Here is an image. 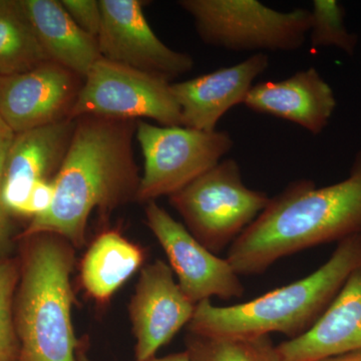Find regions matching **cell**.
<instances>
[{
    "label": "cell",
    "mask_w": 361,
    "mask_h": 361,
    "mask_svg": "<svg viewBox=\"0 0 361 361\" xmlns=\"http://www.w3.org/2000/svg\"><path fill=\"white\" fill-rule=\"evenodd\" d=\"M310 35L311 45L336 47L348 56H355L358 35L349 32L344 23L345 11L336 0H314L312 2Z\"/></svg>",
    "instance_id": "cell-21"
},
{
    "label": "cell",
    "mask_w": 361,
    "mask_h": 361,
    "mask_svg": "<svg viewBox=\"0 0 361 361\" xmlns=\"http://www.w3.org/2000/svg\"><path fill=\"white\" fill-rule=\"evenodd\" d=\"M314 361H361V351L345 353V355L330 356V357L322 358Z\"/></svg>",
    "instance_id": "cell-26"
},
{
    "label": "cell",
    "mask_w": 361,
    "mask_h": 361,
    "mask_svg": "<svg viewBox=\"0 0 361 361\" xmlns=\"http://www.w3.org/2000/svg\"><path fill=\"white\" fill-rule=\"evenodd\" d=\"M82 116L135 121L148 118L164 127L182 126L170 82L104 58L85 77L70 118Z\"/></svg>",
    "instance_id": "cell-8"
},
{
    "label": "cell",
    "mask_w": 361,
    "mask_h": 361,
    "mask_svg": "<svg viewBox=\"0 0 361 361\" xmlns=\"http://www.w3.org/2000/svg\"><path fill=\"white\" fill-rule=\"evenodd\" d=\"M360 234L361 149L346 179L322 188L297 180L270 198L226 258L240 276L257 275L280 259Z\"/></svg>",
    "instance_id": "cell-2"
},
{
    "label": "cell",
    "mask_w": 361,
    "mask_h": 361,
    "mask_svg": "<svg viewBox=\"0 0 361 361\" xmlns=\"http://www.w3.org/2000/svg\"><path fill=\"white\" fill-rule=\"evenodd\" d=\"M190 361H279L270 336L215 337L189 334Z\"/></svg>",
    "instance_id": "cell-20"
},
{
    "label": "cell",
    "mask_w": 361,
    "mask_h": 361,
    "mask_svg": "<svg viewBox=\"0 0 361 361\" xmlns=\"http://www.w3.org/2000/svg\"><path fill=\"white\" fill-rule=\"evenodd\" d=\"M47 61L20 0H0V75L26 73Z\"/></svg>",
    "instance_id": "cell-19"
},
{
    "label": "cell",
    "mask_w": 361,
    "mask_h": 361,
    "mask_svg": "<svg viewBox=\"0 0 361 361\" xmlns=\"http://www.w3.org/2000/svg\"><path fill=\"white\" fill-rule=\"evenodd\" d=\"M279 361H314L361 351V267L308 331L275 345Z\"/></svg>",
    "instance_id": "cell-15"
},
{
    "label": "cell",
    "mask_w": 361,
    "mask_h": 361,
    "mask_svg": "<svg viewBox=\"0 0 361 361\" xmlns=\"http://www.w3.org/2000/svg\"><path fill=\"white\" fill-rule=\"evenodd\" d=\"M146 361H190L189 353L187 350L182 353H174V355L164 356V357H153Z\"/></svg>",
    "instance_id": "cell-27"
},
{
    "label": "cell",
    "mask_w": 361,
    "mask_h": 361,
    "mask_svg": "<svg viewBox=\"0 0 361 361\" xmlns=\"http://www.w3.org/2000/svg\"><path fill=\"white\" fill-rule=\"evenodd\" d=\"M25 239L13 305L18 361H77L80 341L71 317L75 294L71 282L75 248L51 233Z\"/></svg>",
    "instance_id": "cell-4"
},
{
    "label": "cell",
    "mask_w": 361,
    "mask_h": 361,
    "mask_svg": "<svg viewBox=\"0 0 361 361\" xmlns=\"http://www.w3.org/2000/svg\"><path fill=\"white\" fill-rule=\"evenodd\" d=\"M54 180H42L32 187L23 209V217L33 218L42 215L49 210L54 201Z\"/></svg>",
    "instance_id": "cell-25"
},
{
    "label": "cell",
    "mask_w": 361,
    "mask_h": 361,
    "mask_svg": "<svg viewBox=\"0 0 361 361\" xmlns=\"http://www.w3.org/2000/svg\"><path fill=\"white\" fill-rule=\"evenodd\" d=\"M82 84V78L51 61L0 75V118L14 134L70 118Z\"/></svg>",
    "instance_id": "cell-11"
},
{
    "label": "cell",
    "mask_w": 361,
    "mask_h": 361,
    "mask_svg": "<svg viewBox=\"0 0 361 361\" xmlns=\"http://www.w3.org/2000/svg\"><path fill=\"white\" fill-rule=\"evenodd\" d=\"M141 0H99L102 58L171 82L193 70L194 59L164 44L149 26Z\"/></svg>",
    "instance_id": "cell-9"
},
{
    "label": "cell",
    "mask_w": 361,
    "mask_h": 361,
    "mask_svg": "<svg viewBox=\"0 0 361 361\" xmlns=\"http://www.w3.org/2000/svg\"><path fill=\"white\" fill-rule=\"evenodd\" d=\"M144 156L137 201L149 203L177 193L222 161L234 146L225 130L203 132L139 121L135 132Z\"/></svg>",
    "instance_id": "cell-7"
},
{
    "label": "cell",
    "mask_w": 361,
    "mask_h": 361,
    "mask_svg": "<svg viewBox=\"0 0 361 361\" xmlns=\"http://www.w3.org/2000/svg\"><path fill=\"white\" fill-rule=\"evenodd\" d=\"M146 260V251L118 230L97 235L82 259L80 281L90 298L99 305L111 297L137 272Z\"/></svg>",
    "instance_id": "cell-18"
},
{
    "label": "cell",
    "mask_w": 361,
    "mask_h": 361,
    "mask_svg": "<svg viewBox=\"0 0 361 361\" xmlns=\"http://www.w3.org/2000/svg\"><path fill=\"white\" fill-rule=\"evenodd\" d=\"M206 44L233 51H293L310 30L311 13L279 11L257 0H180Z\"/></svg>",
    "instance_id": "cell-6"
},
{
    "label": "cell",
    "mask_w": 361,
    "mask_h": 361,
    "mask_svg": "<svg viewBox=\"0 0 361 361\" xmlns=\"http://www.w3.org/2000/svg\"><path fill=\"white\" fill-rule=\"evenodd\" d=\"M269 66V58L256 52L237 65L171 84L179 104L182 127L214 132L233 106L244 104L254 80Z\"/></svg>",
    "instance_id": "cell-14"
},
{
    "label": "cell",
    "mask_w": 361,
    "mask_h": 361,
    "mask_svg": "<svg viewBox=\"0 0 361 361\" xmlns=\"http://www.w3.org/2000/svg\"><path fill=\"white\" fill-rule=\"evenodd\" d=\"M360 267L361 234L338 242L331 257L308 276L253 300L230 306L201 301L195 308L188 331L215 337L281 334L296 338L315 324L351 273Z\"/></svg>",
    "instance_id": "cell-3"
},
{
    "label": "cell",
    "mask_w": 361,
    "mask_h": 361,
    "mask_svg": "<svg viewBox=\"0 0 361 361\" xmlns=\"http://www.w3.org/2000/svg\"><path fill=\"white\" fill-rule=\"evenodd\" d=\"M169 199L188 231L216 255L230 248L270 202L264 192L246 186L234 159L221 161Z\"/></svg>",
    "instance_id": "cell-5"
},
{
    "label": "cell",
    "mask_w": 361,
    "mask_h": 361,
    "mask_svg": "<svg viewBox=\"0 0 361 361\" xmlns=\"http://www.w3.org/2000/svg\"><path fill=\"white\" fill-rule=\"evenodd\" d=\"M77 361H92L87 355V346L80 343L77 350Z\"/></svg>",
    "instance_id": "cell-28"
},
{
    "label": "cell",
    "mask_w": 361,
    "mask_h": 361,
    "mask_svg": "<svg viewBox=\"0 0 361 361\" xmlns=\"http://www.w3.org/2000/svg\"><path fill=\"white\" fill-rule=\"evenodd\" d=\"M196 304L192 302L176 282L168 263L156 260L142 268L129 305L135 338V361L155 357L157 351L193 317Z\"/></svg>",
    "instance_id": "cell-12"
},
{
    "label": "cell",
    "mask_w": 361,
    "mask_h": 361,
    "mask_svg": "<svg viewBox=\"0 0 361 361\" xmlns=\"http://www.w3.org/2000/svg\"><path fill=\"white\" fill-rule=\"evenodd\" d=\"M244 104L256 113L283 118L312 135L322 134L336 109L334 90L315 68L280 82L254 85Z\"/></svg>",
    "instance_id": "cell-16"
},
{
    "label": "cell",
    "mask_w": 361,
    "mask_h": 361,
    "mask_svg": "<svg viewBox=\"0 0 361 361\" xmlns=\"http://www.w3.org/2000/svg\"><path fill=\"white\" fill-rule=\"evenodd\" d=\"M61 6L82 30L97 37L101 28L102 11L97 0H61Z\"/></svg>",
    "instance_id": "cell-24"
},
{
    "label": "cell",
    "mask_w": 361,
    "mask_h": 361,
    "mask_svg": "<svg viewBox=\"0 0 361 361\" xmlns=\"http://www.w3.org/2000/svg\"><path fill=\"white\" fill-rule=\"evenodd\" d=\"M20 4L47 59L85 80L102 59L97 37L82 30L58 0Z\"/></svg>",
    "instance_id": "cell-17"
},
{
    "label": "cell",
    "mask_w": 361,
    "mask_h": 361,
    "mask_svg": "<svg viewBox=\"0 0 361 361\" xmlns=\"http://www.w3.org/2000/svg\"><path fill=\"white\" fill-rule=\"evenodd\" d=\"M75 120L65 118L14 134L4 164L2 200L13 216H23L32 187L56 178L75 132Z\"/></svg>",
    "instance_id": "cell-13"
},
{
    "label": "cell",
    "mask_w": 361,
    "mask_h": 361,
    "mask_svg": "<svg viewBox=\"0 0 361 361\" xmlns=\"http://www.w3.org/2000/svg\"><path fill=\"white\" fill-rule=\"evenodd\" d=\"M13 135V130L0 118V259L11 258L14 248L13 221L2 200L4 164Z\"/></svg>",
    "instance_id": "cell-23"
},
{
    "label": "cell",
    "mask_w": 361,
    "mask_h": 361,
    "mask_svg": "<svg viewBox=\"0 0 361 361\" xmlns=\"http://www.w3.org/2000/svg\"><path fill=\"white\" fill-rule=\"evenodd\" d=\"M18 281V263L11 258L0 259V361H18L20 356L13 314Z\"/></svg>",
    "instance_id": "cell-22"
},
{
    "label": "cell",
    "mask_w": 361,
    "mask_h": 361,
    "mask_svg": "<svg viewBox=\"0 0 361 361\" xmlns=\"http://www.w3.org/2000/svg\"><path fill=\"white\" fill-rule=\"evenodd\" d=\"M137 122L99 116L75 118L70 148L54 179L51 206L32 219L20 238L51 233L82 248L94 211L104 219L137 201L141 176L133 139Z\"/></svg>",
    "instance_id": "cell-1"
},
{
    "label": "cell",
    "mask_w": 361,
    "mask_h": 361,
    "mask_svg": "<svg viewBox=\"0 0 361 361\" xmlns=\"http://www.w3.org/2000/svg\"><path fill=\"white\" fill-rule=\"evenodd\" d=\"M146 223L165 251L180 288L192 302L197 305L212 297L231 300L243 296V283L228 259L202 245L156 201L147 203Z\"/></svg>",
    "instance_id": "cell-10"
}]
</instances>
